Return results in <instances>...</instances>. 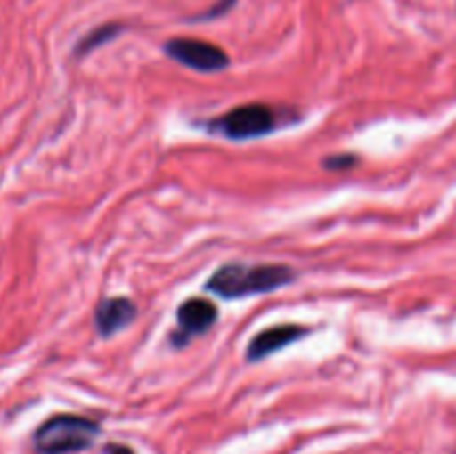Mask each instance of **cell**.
Segmentation results:
<instances>
[{"mask_svg":"<svg viewBox=\"0 0 456 454\" xmlns=\"http://www.w3.org/2000/svg\"><path fill=\"white\" fill-rule=\"evenodd\" d=\"M136 305L129 301L127 296H110L102 298L94 312V325H96L98 334L105 338L114 336L116 332L125 329L136 320Z\"/></svg>","mask_w":456,"mask_h":454,"instance_id":"52a82bcc","label":"cell"},{"mask_svg":"<svg viewBox=\"0 0 456 454\" xmlns=\"http://www.w3.org/2000/svg\"><path fill=\"white\" fill-rule=\"evenodd\" d=\"M123 29H125V27L120 25V22H105V25H101V27H96V29L87 31V36H83V38L78 40V45H76L74 56L76 58L87 56V53H92L94 49H98L101 45L114 40L118 34H123Z\"/></svg>","mask_w":456,"mask_h":454,"instance_id":"ba28073f","label":"cell"},{"mask_svg":"<svg viewBox=\"0 0 456 454\" xmlns=\"http://www.w3.org/2000/svg\"><path fill=\"white\" fill-rule=\"evenodd\" d=\"M234 4H236V0H216V3L208 9V12L199 13V16H194L191 20H214V18H221V16H225V13H230V9L234 7Z\"/></svg>","mask_w":456,"mask_h":454,"instance_id":"9c48e42d","label":"cell"},{"mask_svg":"<svg viewBox=\"0 0 456 454\" xmlns=\"http://www.w3.org/2000/svg\"><path fill=\"white\" fill-rule=\"evenodd\" d=\"M294 270L288 265H243V263H227L218 267L209 276L208 285L216 296L236 301V298L256 296V294L274 292V289L285 288L294 280Z\"/></svg>","mask_w":456,"mask_h":454,"instance_id":"6da1fadb","label":"cell"},{"mask_svg":"<svg viewBox=\"0 0 456 454\" xmlns=\"http://www.w3.org/2000/svg\"><path fill=\"white\" fill-rule=\"evenodd\" d=\"M354 163H356V156L341 154V156H330V158L325 160V167H328V169H346V167H352Z\"/></svg>","mask_w":456,"mask_h":454,"instance_id":"30bf717a","label":"cell"},{"mask_svg":"<svg viewBox=\"0 0 456 454\" xmlns=\"http://www.w3.org/2000/svg\"><path fill=\"white\" fill-rule=\"evenodd\" d=\"M163 49L172 61L194 71H203V74H214L230 67V56L218 45L208 43V40L169 38Z\"/></svg>","mask_w":456,"mask_h":454,"instance_id":"277c9868","label":"cell"},{"mask_svg":"<svg viewBox=\"0 0 456 454\" xmlns=\"http://www.w3.org/2000/svg\"><path fill=\"white\" fill-rule=\"evenodd\" d=\"M218 310L212 301L208 298H187L185 303H181L176 312V323L178 328L174 329L172 343L176 347L187 345L194 336L208 332L214 323H216Z\"/></svg>","mask_w":456,"mask_h":454,"instance_id":"5b68a950","label":"cell"},{"mask_svg":"<svg viewBox=\"0 0 456 454\" xmlns=\"http://www.w3.org/2000/svg\"><path fill=\"white\" fill-rule=\"evenodd\" d=\"M101 434L96 421L76 414H56L36 430L34 445L40 454H71L87 450Z\"/></svg>","mask_w":456,"mask_h":454,"instance_id":"7a4b0ae2","label":"cell"},{"mask_svg":"<svg viewBox=\"0 0 456 454\" xmlns=\"http://www.w3.org/2000/svg\"><path fill=\"white\" fill-rule=\"evenodd\" d=\"M107 454H134L132 448H127V445H107Z\"/></svg>","mask_w":456,"mask_h":454,"instance_id":"8fae6325","label":"cell"},{"mask_svg":"<svg viewBox=\"0 0 456 454\" xmlns=\"http://www.w3.org/2000/svg\"><path fill=\"white\" fill-rule=\"evenodd\" d=\"M276 127H279V114L263 102L234 107L209 123V132L221 134L230 141H249V138L265 136Z\"/></svg>","mask_w":456,"mask_h":454,"instance_id":"3957f363","label":"cell"},{"mask_svg":"<svg viewBox=\"0 0 456 454\" xmlns=\"http://www.w3.org/2000/svg\"><path fill=\"white\" fill-rule=\"evenodd\" d=\"M307 334H310V329L297 323L274 325V328L261 329V332L249 341L248 350H245V356H248V361L256 363V361L267 359V356L276 354V352L283 350V347L301 341V338L307 336Z\"/></svg>","mask_w":456,"mask_h":454,"instance_id":"8992f818","label":"cell"}]
</instances>
